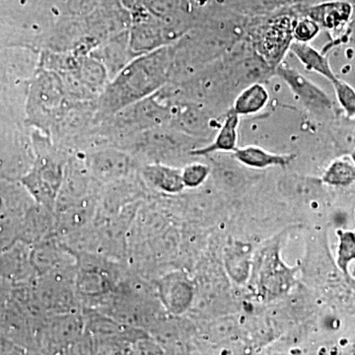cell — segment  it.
Segmentation results:
<instances>
[{
    "label": "cell",
    "instance_id": "cell-1",
    "mask_svg": "<svg viewBox=\"0 0 355 355\" xmlns=\"http://www.w3.org/2000/svg\"><path fill=\"white\" fill-rule=\"evenodd\" d=\"M275 74L284 81L294 97L309 113L317 116L334 114V103L329 95L297 69L280 64L275 67Z\"/></svg>",
    "mask_w": 355,
    "mask_h": 355
},
{
    "label": "cell",
    "instance_id": "cell-2",
    "mask_svg": "<svg viewBox=\"0 0 355 355\" xmlns=\"http://www.w3.org/2000/svg\"><path fill=\"white\" fill-rule=\"evenodd\" d=\"M259 265L257 286L263 297H279L291 289L295 270L282 261L279 247L263 250Z\"/></svg>",
    "mask_w": 355,
    "mask_h": 355
},
{
    "label": "cell",
    "instance_id": "cell-3",
    "mask_svg": "<svg viewBox=\"0 0 355 355\" xmlns=\"http://www.w3.org/2000/svg\"><path fill=\"white\" fill-rule=\"evenodd\" d=\"M293 24L287 18L273 21L266 29L260 32L257 49L261 55L270 64L275 67L279 64L282 55L288 50L293 40L292 35Z\"/></svg>",
    "mask_w": 355,
    "mask_h": 355
},
{
    "label": "cell",
    "instance_id": "cell-4",
    "mask_svg": "<svg viewBox=\"0 0 355 355\" xmlns=\"http://www.w3.org/2000/svg\"><path fill=\"white\" fill-rule=\"evenodd\" d=\"M352 13V7L347 2L331 1L311 7L308 16L320 28L338 31L349 23Z\"/></svg>",
    "mask_w": 355,
    "mask_h": 355
},
{
    "label": "cell",
    "instance_id": "cell-5",
    "mask_svg": "<svg viewBox=\"0 0 355 355\" xmlns=\"http://www.w3.org/2000/svg\"><path fill=\"white\" fill-rule=\"evenodd\" d=\"M234 157L238 162L253 169H266L270 167H284L293 162L294 154H277L270 153L259 146L240 147L234 151Z\"/></svg>",
    "mask_w": 355,
    "mask_h": 355
},
{
    "label": "cell",
    "instance_id": "cell-6",
    "mask_svg": "<svg viewBox=\"0 0 355 355\" xmlns=\"http://www.w3.org/2000/svg\"><path fill=\"white\" fill-rule=\"evenodd\" d=\"M239 123L240 116L231 110L226 114L214 141L209 146L193 151V155L205 156L216 153H234L237 149Z\"/></svg>",
    "mask_w": 355,
    "mask_h": 355
},
{
    "label": "cell",
    "instance_id": "cell-7",
    "mask_svg": "<svg viewBox=\"0 0 355 355\" xmlns=\"http://www.w3.org/2000/svg\"><path fill=\"white\" fill-rule=\"evenodd\" d=\"M289 51L309 71L316 72L330 80V83L336 78L329 58L312 44L304 42H292Z\"/></svg>",
    "mask_w": 355,
    "mask_h": 355
},
{
    "label": "cell",
    "instance_id": "cell-8",
    "mask_svg": "<svg viewBox=\"0 0 355 355\" xmlns=\"http://www.w3.org/2000/svg\"><path fill=\"white\" fill-rule=\"evenodd\" d=\"M270 101L268 89L261 83H254L243 89L236 97L232 111L238 116H250L263 111Z\"/></svg>",
    "mask_w": 355,
    "mask_h": 355
},
{
    "label": "cell",
    "instance_id": "cell-9",
    "mask_svg": "<svg viewBox=\"0 0 355 355\" xmlns=\"http://www.w3.org/2000/svg\"><path fill=\"white\" fill-rule=\"evenodd\" d=\"M322 181L329 186L349 187L354 184L355 166L352 159H336L329 165L322 176Z\"/></svg>",
    "mask_w": 355,
    "mask_h": 355
},
{
    "label": "cell",
    "instance_id": "cell-10",
    "mask_svg": "<svg viewBox=\"0 0 355 355\" xmlns=\"http://www.w3.org/2000/svg\"><path fill=\"white\" fill-rule=\"evenodd\" d=\"M338 247L336 265L347 280L350 279L349 266L355 260V235L354 231L338 230Z\"/></svg>",
    "mask_w": 355,
    "mask_h": 355
},
{
    "label": "cell",
    "instance_id": "cell-11",
    "mask_svg": "<svg viewBox=\"0 0 355 355\" xmlns=\"http://www.w3.org/2000/svg\"><path fill=\"white\" fill-rule=\"evenodd\" d=\"M151 180L161 188L168 191H180L183 190L184 183L182 172L165 167H153L150 169Z\"/></svg>",
    "mask_w": 355,
    "mask_h": 355
},
{
    "label": "cell",
    "instance_id": "cell-12",
    "mask_svg": "<svg viewBox=\"0 0 355 355\" xmlns=\"http://www.w3.org/2000/svg\"><path fill=\"white\" fill-rule=\"evenodd\" d=\"M335 90L336 101L343 109V113L350 119L355 116V91L350 84L336 77L331 83Z\"/></svg>",
    "mask_w": 355,
    "mask_h": 355
},
{
    "label": "cell",
    "instance_id": "cell-13",
    "mask_svg": "<svg viewBox=\"0 0 355 355\" xmlns=\"http://www.w3.org/2000/svg\"><path fill=\"white\" fill-rule=\"evenodd\" d=\"M209 166L202 163H193L184 167L182 172V179L184 187L189 188H197L207 181L209 176Z\"/></svg>",
    "mask_w": 355,
    "mask_h": 355
},
{
    "label": "cell",
    "instance_id": "cell-14",
    "mask_svg": "<svg viewBox=\"0 0 355 355\" xmlns=\"http://www.w3.org/2000/svg\"><path fill=\"white\" fill-rule=\"evenodd\" d=\"M320 29L321 28L314 21L310 19V18H304V19L298 21L296 24L293 25L292 35H293V39L296 42L309 43L313 39L316 38Z\"/></svg>",
    "mask_w": 355,
    "mask_h": 355
}]
</instances>
